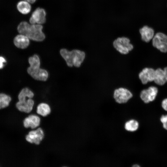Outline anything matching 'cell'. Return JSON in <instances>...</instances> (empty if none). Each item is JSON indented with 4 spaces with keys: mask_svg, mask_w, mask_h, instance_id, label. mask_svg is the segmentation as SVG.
Listing matches in <instances>:
<instances>
[{
    "mask_svg": "<svg viewBox=\"0 0 167 167\" xmlns=\"http://www.w3.org/2000/svg\"><path fill=\"white\" fill-rule=\"evenodd\" d=\"M60 52L67 66L70 67L73 66L79 67L85 58V52L79 49H75L69 51L65 49H62Z\"/></svg>",
    "mask_w": 167,
    "mask_h": 167,
    "instance_id": "cell-1",
    "label": "cell"
},
{
    "mask_svg": "<svg viewBox=\"0 0 167 167\" xmlns=\"http://www.w3.org/2000/svg\"><path fill=\"white\" fill-rule=\"evenodd\" d=\"M41 24H30L28 25L24 35L34 41H41L45 38V35L43 32Z\"/></svg>",
    "mask_w": 167,
    "mask_h": 167,
    "instance_id": "cell-2",
    "label": "cell"
},
{
    "mask_svg": "<svg viewBox=\"0 0 167 167\" xmlns=\"http://www.w3.org/2000/svg\"><path fill=\"white\" fill-rule=\"evenodd\" d=\"M113 45L117 51L123 55L127 54L133 48L129 39L125 36L118 37L115 39L113 42Z\"/></svg>",
    "mask_w": 167,
    "mask_h": 167,
    "instance_id": "cell-3",
    "label": "cell"
},
{
    "mask_svg": "<svg viewBox=\"0 0 167 167\" xmlns=\"http://www.w3.org/2000/svg\"><path fill=\"white\" fill-rule=\"evenodd\" d=\"M44 136V130L41 127H39L36 129L30 130L26 135L25 139L30 143L38 145L42 141Z\"/></svg>",
    "mask_w": 167,
    "mask_h": 167,
    "instance_id": "cell-4",
    "label": "cell"
},
{
    "mask_svg": "<svg viewBox=\"0 0 167 167\" xmlns=\"http://www.w3.org/2000/svg\"><path fill=\"white\" fill-rule=\"evenodd\" d=\"M132 96L131 92L125 88H119L113 92V97L116 102L120 104L126 103Z\"/></svg>",
    "mask_w": 167,
    "mask_h": 167,
    "instance_id": "cell-5",
    "label": "cell"
},
{
    "mask_svg": "<svg viewBox=\"0 0 167 167\" xmlns=\"http://www.w3.org/2000/svg\"><path fill=\"white\" fill-rule=\"evenodd\" d=\"M152 45L162 52H167V36L163 33H156L152 38Z\"/></svg>",
    "mask_w": 167,
    "mask_h": 167,
    "instance_id": "cell-6",
    "label": "cell"
},
{
    "mask_svg": "<svg viewBox=\"0 0 167 167\" xmlns=\"http://www.w3.org/2000/svg\"><path fill=\"white\" fill-rule=\"evenodd\" d=\"M41 119L35 114H28L24 119L23 125L26 129L33 130L39 127L40 125Z\"/></svg>",
    "mask_w": 167,
    "mask_h": 167,
    "instance_id": "cell-7",
    "label": "cell"
},
{
    "mask_svg": "<svg viewBox=\"0 0 167 167\" xmlns=\"http://www.w3.org/2000/svg\"><path fill=\"white\" fill-rule=\"evenodd\" d=\"M46 12L44 9L37 8L32 13L29 19V22L31 24H44L46 21Z\"/></svg>",
    "mask_w": 167,
    "mask_h": 167,
    "instance_id": "cell-8",
    "label": "cell"
},
{
    "mask_svg": "<svg viewBox=\"0 0 167 167\" xmlns=\"http://www.w3.org/2000/svg\"><path fill=\"white\" fill-rule=\"evenodd\" d=\"M34 104V101L32 99L28 98L23 100L19 101L16 104V107L19 111L29 114L33 110Z\"/></svg>",
    "mask_w": 167,
    "mask_h": 167,
    "instance_id": "cell-9",
    "label": "cell"
},
{
    "mask_svg": "<svg viewBox=\"0 0 167 167\" xmlns=\"http://www.w3.org/2000/svg\"><path fill=\"white\" fill-rule=\"evenodd\" d=\"M157 92L158 89L156 87L151 86L141 91L140 97L144 103H147L155 99Z\"/></svg>",
    "mask_w": 167,
    "mask_h": 167,
    "instance_id": "cell-10",
    "label": "cell"
},
{
    "mask_svg": "<svg viewBox=\"0 0 167 167\" xmlns=\"http://www.w3.org/2000/svg\"><path fill=\"white\" fill-rule=\"evenodd\" d=\"M27 72L33 79L37 80L45 81L48 77L47 71L40 67L32 69L28 67Z\"/></svg>",
    "mask_w": 167,
    "mask_h": 167,
    "instance_id": "cell-11",
    "label": "cell"
},
{
    "mask_svg": "<svg viewBox=\"0 0 167 167\" xmlns=\"http://www.w3.org/2000/svg\"><path fill=\"white\" fill-rule=\"evenodd\" d=\"M155 71L152 68H145L139 73V78L142 83L144 84L148 82L154 81L155 76Z\"/></svg>",
    "mask_w": 167,
    "mask_h": 167,
    "instance_id": "cell-12",
    "label": "cell"
},
{
    "mask_svg": "<svg viewBox=\"0 0 167 167\" xmlns=\"http://www.w3.org/2000/svg\"><path fill=\"white\" fill-rule=\"evenodd\" d=\"M158 85H162L167 81V67L163 70L159 68L155 70L154 81Z\"/></svg>",
    "mask_w": 167,
    "mask_h": 167,
    "instance_id": "cell-13",
    "label": "cell"
},
{
    "mask_svg": "<svg viewBox=\"0 0 167 167\" xmlns=\"http://www.w3.org/2000/svg\"><path fill=\"white\" fill-rule=\"evenodd\" d=\"M14 43L17 48L24 49L27 48L29 44V39L26 36L20 34L14 38Z\"/></svg>",
    "mask_w": 167,
    "mask_h": 167,
    "instance_id": "cell-14",
    "label": "cell"
},
{
    "mask_svg": "<svg viewBox=\"0 0 167 167\" xmlns=\"http://www.w3.org/2000/svg\"><path fill=\"white\" fill-rule=\"evenodd\" d=\"M142 40L146 42H149L154 36V31L151 28L145 26L139 30Z\"/></svg>",
    "mask_w": 167,
    "mask_h": 167,
    "instance_id": "cell-15",
    "label": "cell"
},
{
    "mask_svg": "<svg viewBox=\"0 0 167 167\" xmlns=\"http://www.w3.org/2000/svg\"><path fill=\"white\" fill-rule=\"evenodd\" d=\"M51 112L50 106L45 103H39L36 109V113L41 117H45L49 115Z\"/></svg>",
    "mask_w": 167,
    "mask_h": 167,
    "instance_id": "cell-16",
    "label": "cell"
},
{
    "mask_svg": "<svg viewBox=\"0 0 167 167\" xmlns=\"http://www.w3.org/2000/svg\"><path fill=\"white\" fill-rule=\"evenodd\" d=\"M29 2L25 0L20 1L17 5L18 11L23 14L28 13L31 10V6Z\"/></svg>",
    "mask_w": 167,
    "mask_h": 167,
    "instance_id": "cell-17",
    "label": "cell"
},
{
    "mask_svg": "<svg viewBox=\"0 0 167 167\" xmlns=\"http://www.w3.org/2000/svg\"><path fill=\"white\" fill-rule=\"evenodd\" d=\"M34 96L33 92L27 88H23L18 96L19 101H22L27 98H32Z\"/></svg>",
    "mask_w": 167,
    "mask_h": 167,
    "instance_id": "cell-18",
    "label": "cell"
},
{
    "mask_svg": "<svg viewBox=\"0 0 167 167\" xmlns=\"http://www.w3.org/2000/svg\"><path fill=\"white\" fill-rule=\"evenodd\" d=\"M11 97L5 94L0 93V109L9 106L11 101Z\"/></svg>",
    "mask_w": 167,
    "mask_h": 167,
    "instance_id": "cell-19",
    "label": "cell"
},
{
    "mask_svg": "<svg viewBox=\"0 0 167 167\" xmlns=\"http://www.w3.org/2000/svg\"><path fill=\"white\" fill-rule=\"evenodd\" d=\"M139 126V123L137 121L132 119L127 122L125 123V128L128 131L133 132L138 129Z\"/></svg>",
    "mask_w": 167,
    "mask_h": 167,
    "instance_id": "cell-20",
    "label": "cell"
},
{
    "mask_svg": "<svg viewBox=\"0 0 167 167\" xmlns=\"http://www.w3.org/2000/svg\"><path fill=\"white\" fill-rule=\"evenodd\" d=\"M28 62L30 65L29 66L32 68L39 67L40 66V61L39 56L35 54L28 58Z\"/></svg>",
    "mask_w": 167,
    "mask_h": 167,
    "instance_id": "cell-21",
    "label": "cell"
},
{
    "mask_svg": "<svg viewBox=\"0 0 167 167\" xmlns=\"http://www.w3.org/2000/svg\"><path fill=\"white\" fill-rule=\"evenodd\" d=\"M160 121L163 123L164 128L167 130V115H162L160 118Z\"/></svg>",
    "mask_w": 167,
    "mask_h": 167,
    "instance_id": "cell-22",
    "label": "cell"
},
{
    "mask_svg": "<svg viewBox=\"0 0 167 167\" xmlns=\"http://www.w3.org/2000/svg\"><path fill=\"white\" fill-rule=\"evenodd\" d=\"M161 105L163 108L167 111V98L164 99L162 101Z\"/></svg>",
    "mask_w": 167,
    "mask_h": 167,
    "instance_id": "cell-23",
    "label": "cell"
},
{
    "mask_svg": "<svg viewBox=\"0 0 167 167\" xmlns=\"http://www.w3.org/2000/svg\"><path fill=\"white\" fill-rule=\"evenodd\" d=\"M5 59L2 57H0V69L2 68L4 66V63L6 62Z\"/></svg>",
    "mask_w": 167,
    "mask_h": 167,
    "instance_id": "cell-24",
    "label": "cell"
},
{
    "mask_svg": "<svg viewBox=\"0 0 167 167\" xmlns=\"http://www.w3.org/2000/svg\"><path fill=\"white\" fill-rule=\"evenodd\" d=\"M25 1L28 2H29L30 3H34L36 1V0H24Z\"/></svg>",
    "mask_w": 167,
    "mask_h": 167,
    "instance_id": "cell-25",
    "label": "cell"
},
{
    "mask_svg": "<svg viewBox=\"0 0 167 167\" xmlns=\"http://www.w3.org/2000/svg\"><path fill=\"white\" fill-rule=\"evenodd\" d=\"M133 167H139L140 166L138 165H137V164H135V165H133L132 166Z\"/></svg>",
    "mask_w": 167,
    "mask_h": 167,
    "instance_id": "cell-26",
    "label": "cell"
}]
</instances>
